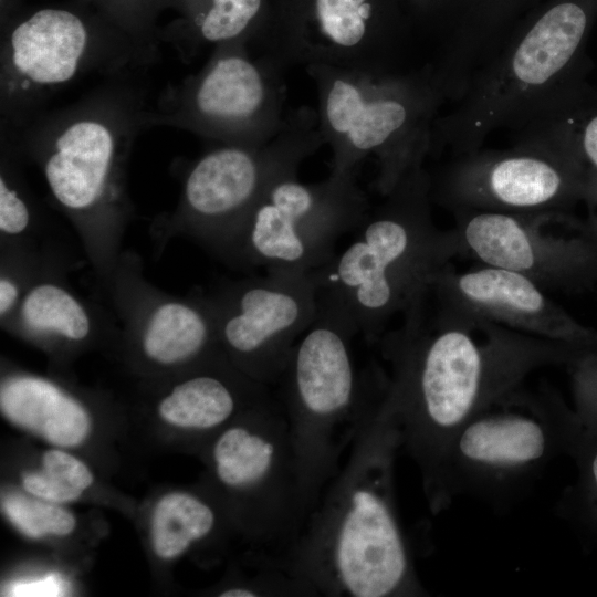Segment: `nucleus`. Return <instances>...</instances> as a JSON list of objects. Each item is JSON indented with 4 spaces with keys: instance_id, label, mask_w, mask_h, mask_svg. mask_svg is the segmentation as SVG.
Segmentation results:
<instances>
[{
    "instance_id": "a878e982",
    "label": "nucleus",
    "mask_w": 597,
    "mask_h": 597,
    "mask_svg": "<svg viewBox=\"0 0 597 597\" xmlns=\"http://www.w3.org/2000/svg\"><path fill=\"white\" fill-rule=\"evenodd\" d=\"M22 3L23 0H0V27L23 8Z\"/></svg>"
},
{
    "instance_id": "412c9836",
    "label": "nucleus",
    "mask_w": 597,
    "mask_h": 597,
    "mask_svg": "<svg viewBox=\"0 0 597 597\" xmlns=\"http://www.w3.org/2000/svg\"><path fill=\"white\" fill-rule=\"evenodd\" d=\"M165 9L179 19L160 30V40L174 43L187 59L206 44L255 42L269 15L266 0H165Z\"/></svg>"
},
{
    "instance_id": "aec40b11",
    "label": "nucleus",
    "mask_w": 597,
    "mask_h": 597,
    "mask_svg": "<svg viewBox=\"0 0 597 597\" xmlns=\"http://www.w3.org/2000/svg\"><path fill=\"white\" fill-rule=\"evenodd\" d=\"M2 413L13 423L63 447L80 444L90 430L85 408L50 379L17 374L1 383Z\"/></svg>"
},
{
    "instance_id": "5701e85b",
    "label": "nucleus",
    "mask_w": 597,
    "mask_h": 597,
    "mask_svg": "<svg viewBox=\"0 0 597 597\" xmlns=\"http://www.w3.org/2000/svg\"><path fill=\"white\" fill-rule=\"evenodd\" d=\"M0 324L15 312L23 294L60 253L38 240L0 242Z\"/></svg>"
},
{
    "instance_id": "20e7f679",
    "label": "nucleus",
    "mask_w": 597,
    "mask_h": 597,
    "mask_svg": "<svg viewBox=\"0 0 597 597\" xmlns=\"http://www.w3.org/2000/svg\"><path fill=\"white\" fill-rule=\"evenodd\" d=\"M357 325L332 292L318 290L315 318L295 343L277 381L301 478L305 520L341 459L378 413L387 374L377 364L358 370Z\"/></svg>"
},
{
    "instance_id": "4be33fe9",
    "label": "nucleus",
    "mask_w": 597,
    "mask_h": 597,
    "mask_svg": "<svg viewBox=\"0 0 597 597\" xmlns=\"http://www.w3.org/2000/svg\"><path fill=\"white\" fill-rule=\"evenodd\" d=\"M13 132L0 124V242L38 240L42 210L24 178Z\"/></svg>"
},
{
    "instance_id": "a211bd4d",
    "label": "nucleus",
    "mask_w": 597,
    "mask_h": 597,
    "mask_svg": "<svg viewBox=\"0 0 597 597\" xmlns=\"http://www.w3.org/2000/svg\"><path fill=\"white\" fill-rule=\"evenodd\" d=\"M457 256L523 274L548 291L568 282L584 261L579 245L548 231L559 212L454 211Z\"/></svg>"
},
{
    "instance_id": "2eb2a0df",
    "label": "nucleus",
    "mask_w": 597,
    "mask_h": 597,
    "mask_svg": "<svg viewBox=\"0 0 597 597\" xmlns=\"http://www.w3.org/2000/svg\"><path fill=\"white\" fill-rule=\"evenodd\" d=\"M512 147L451 157L431 175L432 200L450 211L552 213L573 192L570 157L548 142L512 136Z\"/></svg>"
},
{
    "instance_id": "39448f33",
    "label": "nucleus",
    "mask_w": 597,
    "mask_h": 597,
    "mask_svg": "<svg viewBox=\"0 0 597 597\" xmlns=\"http://www.w3.org/2000/svg\"><path fill=\"white\" fill-rule=\"evenodd\" d=\"M355 230L350 243L313 271L353 316L367 344H376L397 314L428 287L457 256L451 229L432 217L431 174L411 169Z\"/></svg>"
},
{
    "instance_id": "f257e3e1",
    "label": "nucleus",
    "mask_w": 597,
    "mask_h": 597,
    "mask_svg": "<svg viewBox=\"0 0 597 597\" xmlns=\"http://www.w3.org/2000/svg\"><path fill=\"white\" fill-rule=\"evenodd\" d=\"M401 316L376 343L388 365L384 399L437 514L451 503L444 467L460 428L532 371L566 358L573 345L465 316L429 285Z\"/></svg>"
},
{
    "instance_id": "f8f14e48",
    "label": "nucleus",
    "mask_w": 597,
    "mask_h": 597,
    "mask_svg": "<svg viewBox=\"0 0 597 597\" xmlns=\"http://www.w3.org/2000/svg\"><path fill=\"white\" fill-rule=\"evenodd\" d=\"M404 40L387 0H279L255 43L283 71H379L404 67Z\"/></svg>"
},
{
    "instance_id": "393cba45",
    "label": "nucleus",
    "mask_w": 597,
    "mask_h": 597,
    "mask_svg": "<svg viewBox=\"0 0 597 597\" xmlns=\"http://www.w3.org/2000/svg\"><path fill=\"white\" fill-rule=\"evenodd\" d=\"M579 148L586 159L597 169V114L582 126Z\"/></svg>"
},
{
    "instance_id": "4468645a",
    "label": "nucleus",
    "mask_w": 597,
    "mask_h": 597,
    "mask_svg": "<svg viewBox=\"0 0 597 597\" xmlns=\"http://www.w3.org/2000/svg\"><path fill=\"white\" fill-rule=\"evenodd\" d=\"M318 290L312 272L266 271L221 285L209 295L220 352L250 378L276 385L315 318Z\"/></svg>"
},
{
    "instance_id": "ddd939ff",
    "label": "nucleus",
    "mask_w": 597,
    "mask_h": 597,
    "mask_svg": "<svg viewBox=\"0 0 597 597\" xmlns=\"http://www.w3.org/2000/svg\"><path fill=\"white\" fill-rule=\"evenodd\" d=\"M559 420L548 394L520 387L471 417L446 459L450 501L459 493L501 498L534 478L559 446Z\"/></svg>"
},
{
    "instance_id": "423d86ee",
    "label": "nucleus",
    "mask_w": 597,
    "mask_h": 597,
    "mask_svg": "<svg viewBox=\"0 0 597 597\" xmlns=\"http://www.w3.org/2000/svg\"><path fill=\"white\" fill-rule=\"evenodd\" d=\"M318 127L332 151L331 172L354 175L374 156L376 191L388 195L430 157L433 124L448 98L428 62L418 69L350 70L313 64Z\"/></svg>"
},
{
    "instance_id": "9d476101",
    "label": "nucleus",
    "mask_w": 597,
    "mask_h": 597,
    "mask_svg": "<svg viewBox=\"0 0 597 597\" xmlns=\"http://www.w3.org/2000/svg\"><path fill=\"white\" fill-rule=\"evenodd\" d=\"M354 175L317 182L284 176L264 192L241 230L228 264L241 269L313 272L336 254L338 239L355 231L369 209Z\"/></svg>"
},
{
    "instance_id": "f03ea898",
    "label": "nucleus",
    "mask_w": 597,
    "mask_h": 597,
    "mask_svg": "<svg viewBox=\"0 0 597 597\" xmlns=\"http://www.w3.org/2000/svg\"><path fill=\"white\" fill-rule=\"evenodd\" d=\"M398 422L385 400L324 488L298 535L277 557L314 596L428 595L398 516Z\"/></svg>"
},
{
    "instance_id": "1a4fd4ad",
    "label": "nucleus",
    "mask_w": 597,
    "mask_h": 597,
    "mask_svg": "<svg viewBox=\"0 0 597 597\" xmlns=\"http://www.w3.org/2000/svg\"><path fill=\"white\" fill-rule=\"evenodd\" d=\"M249 42L214 46L203 66L168 84L150 105L146 127L167 126L218 142L260 146L282 129L286 114L284 71Z\"/></svg>"
},
{
    "instance_id": "bb28decb",
    "label": "nucleus",
    "mask_w": 597,
    "mask_h": 597,
    "mask_svg": "<svg viewBox=\"0 0 597 597\" xmlns=\"http://www.w3.org/2000/svg\"><path fill=\"white\" fill-rule=\"evenodd\" d=\"M589 474H590L591 484L597 491V450L594 452L590 459Z\"/></svg>"
},
{
    "instance_id": "9b49d317",
    "label": "nucleus",
    "mask_w": 597,
    "mask_h": 597,
    "mask_svg": "<svg viewBox=\"0 0 597 597\" xmlns=\"http://www.w3.org/2000/svg\"><path fill=\"white\" fill-rule=\"evenodd\" d=\"M216 480L238 502L245 531L282 556L298 535L305 513L287 421L276 397L227 426L214 439Z\"/></svg>"
},
{
    "instance_id": "0eeeda50",
    "label": "nucleus",
    "mask_w": 597,
    "mask_h": 597,
    "mask_svg": "<svg viewBox=\"0 0 597 597\" xmlns=\"http://www.w3.org/2000/svg\"><path fill=\"white\" fill-rule=\"evenodd\" d=\"M159 56L83 0L23 7L0 27V124L18 129L78 78L146 71Z\"/></svg>"
},
{
    "instance_id": "7ed1b4c3",
    "label": "nucleus",
    "mask_w": 597,
    "mask_h": 597,
    "mask_svg": "<svg viewBox=\"0 0 597 597\" xmlns=\"http://www.w3.org/2000/svg\"><path fill=\"white\" fill-rule=\"evenodd\" d=\"M142 73L105 77L73 103L10 127L23 159L40 170L52 200L75 229L102 284L118 263L134 217L128 164L150 107Z\"/></svg>"
},
{
    "instance_id": "6ab92c4d",
    "label": "nucleus",
    "mask_w": 597,
    "mask_h": 597,
    "mask_svg": "<svg viewBox=\"0 0 597 597\" xmlns=\"http://www.w3.org/2000/svg\"><path fill=\"white\" fill-rule=\"evenodd\" d=\"M67 261L53 260L23 294L15 312L1 327L42 344L81 345L103 327H115L94 305L67 284Z\"/></svg>"
},
{
    "instance_id": "dca6fc26",
    "label": "nucleus",
    "mask_w": 597,
    "mask_h": 597,
    "mask_svg": "<svg viewBox=\"0 0 597 597\" xmlns=\"http://www.w3.org/2000/svg\"><path fill=\"white\" fill-rule=\"evenodd\" d=\"M104 287L125 337L151 364L180 367L222 354L210 296H176L157 289L144 277L136 253L123 251Z\"/></svg>"
},
{
    "instance_id": "f3484780",
    "label": "nucleus",
    "mask_w": 597,
    "mask_h": 597,
    "mask_svg": "<svg viewBox=\"0 0 597 597\" xmlns=\"http://www.w3.org/2000/svg\"><path fill=\"white\" fill-rule=\"evenodd\" d=\"M429 287L442 304L474 320L570 345L596 338L548 291L514 271L485 264L455 271L448 264Z\"/></svg>"
},
{
    "instance_id": "b1692460",
    "label": "nucleus",
    "mask_w": 597,
    "mask_h": 597,
    "mask_svg": "<svg viewBox=\"0 0 597 597\" xmlns=\"http://www.w3.org/2000/svg\"><path fill=\"white\" fill-rule=\"evenodd\" d=\"M139 44L159 53L165 0H83Z\"/></svg>"
},
{
    "instance_id": "6e6552de",
    "label": "nucleus",
    "mask_w": 597,
    "mask_h": 597,
    "mask_svg": "<svg viewBox=\"0 0 597 597\" xmlns=\"http://www.w3.org/2000/svg\"><path fill=\"white\" fill-rule=\"evenodd\" d=\"M324 138L317 111L302 106L286 114L280 133L260 146L219 145L188 168L178 202L153 230L160 244L189 237L229 262L234 243L253 209L280 178L296 174Z\"/></svg>"
}]
</instances>
